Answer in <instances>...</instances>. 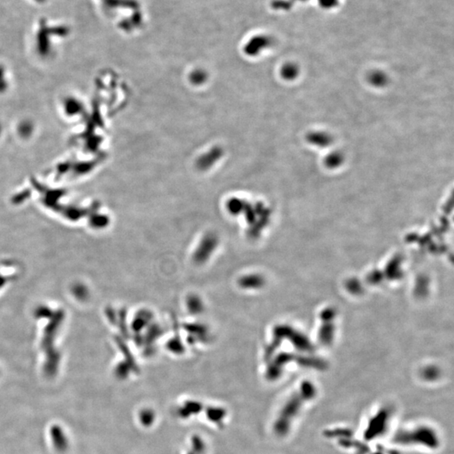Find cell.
<instances>
[{"label":"cell","instance_id":"cell-1","mask_svg":"<svg viewBox=\"0 0 454 454\" xmlns=\"http://www.w3.org/2000/svg\"><path fill=\"white\" fill-rule=\"evenodd\" d=\"M316 395V389L313 385L309 383L303 384L299 392L292 397L288 403L286 404L281 413L280 417L277 420L276 429L280 434H285L290 428L292 420L296 417L299 411L302 409L303 406L314 398Z\"/></svg>","mask_w":454,"mask_h":454},{"label":"cell","instance_id":"cell-2","mask_svg":"<svg viewBox=\"0 0 454 454\" xmlns=\"http://www.w3.org/2000/svg\"><path fill=\"white\" fill-rule=\"evenodd\" d=\"M395 443L401 445H421L432 449H437L440 444L437 432L425 426L398 432L395 435Z\"/></svg>","mask_w":454,"mask_h":454},{"label":"cell","instance_id":"cell-4","mask_svg":"<svg viewBox=\"0 0 454 454\" xmlns=\"http://www.w3.org/2000/svg\"><path fill=\"white\" fill-rule=\"evenodd\" d=\"M318 3L323 8L331 9L338 5L339 0H318Z\"/></svg>","mask_w":454,"mask_h":454},{"label":"cell","instance_id":"cell-3","mask_svg":"<svg viewBox=\"0 0 454 454\" xmlns=\"http://www.w3.org/2000/svg\"><path fill=\"white\" fill-rule=\"evenodd\" d=\"M390 418V411L388 409H382L376 414L367 424L364 432L366 440H372L376 437L381 436L386 430L388 421Z\"/></svg>","mask_w":454,"mask_h":454}]
</instances>
